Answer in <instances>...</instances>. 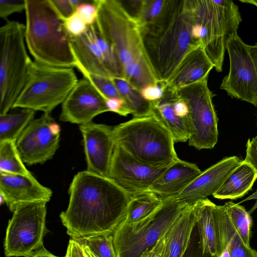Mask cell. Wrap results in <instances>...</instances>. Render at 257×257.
<instances>
[{"label":"cell","mask_w":257,"mask_h":257,"mask_svg":"<svg viewBox=\"0 0 257 257\" xmlns=\"http://www.w3.org/2000/svg\"><path fill=\"white\" fill-rule=\"evenodd\" d=\"M167 168H157L144 164L115 145L109 178L133 196L149 191Z\"/></svg>","instance_id":"cell-14"},{"label":"cell","mask_w":257,"mask_h":257,"mask_svg":"<svg viewBox=\"0 0 257 257\" xmlns=\"http://www.w3.org/2000/svg\"><path fill=\"white\" fill-rule=\"evenodd\" d=\"M91 26L94 39L101 53L110 77L123 78V67L115 49L100 34L95 23Z\"/></svg>","instance_id":"cell-32"},{"label":"cell","mask_w":257,"mask_h":257,"mask_svg":"<svg viewBox=\"0 0 257 257\" xmlns=\"http://www.w3.org/2000/svg\"><path fill=\"white\" fill-rule=\"evenodd\" d=\"M220 254L227 245L230 257H253V250L242 240L224 205L214 207Z\"/></svg>","instance_id":"cell-24"},{"label":"cell","mask_w":257,"mask_h":257,"mask_svg":"<svg viewBox=\"0 0 257 257\" xmlns=\"http://www.w3.org/2000/svg\"><path fill=\"white\" fill-rule=\"evenodd\" d=\"M0 115V142L17 141L21 134L34 119L36 111L23 108Z\"/></svg>","instance_id":"cell-27"},{"label":"cell","mask_w":257,"mask_h":257,"mask_svg":"<svg viewBox=\"0 0 257 257\" xmlns=\"http://www.w3.org/2000/svg\"><path fill=\"white\" fill-rule=\"evenodd\" d=\"M113 134L116 145L146 165L166 168L179 159L172 135L153 114L117 125Z\"/></svg>","instance_id":"cell-5"},{"label":"cell","mask_w":257,"mask_h":257,"mask_svg":"<svg viewBox=\"0 0 257 257\" xmlns=\"http://www.w3.org/2000/svg\"><path fill=\"white\" fill-rule=\"evenodd\" d=\"M70 43L75 61V67L83 76L93 75L111 78L94 39L91 25L83 35L76 37L70 36Z\"/></svg>","instance_id":"cell-19"},{"label":"cell","mask_w":257,"mask_h":257,"mask_svg":"<svg viewBox=\"0 0 257 257\" xmlns=\"http://www.w3.org/2000/svg\"><path fill=\"white\" fill-rule=\"evenodd\" d=\"M64 26L69 35L73 37L84 34L88 27L75 12L64 20Z\"/></svg>","instance_id":"cell-37"},{"label":"cell","mask_w":257,"mask_h":257,"mask_svg":"<svg viewBox=\"0 0 257 257\" xmlns=\"http://www.w3.org/2000/svg\"><path fill=\"white\" fill-rule=\"evenodd\" d=\"M242 3H246L254 5L257 8V0H239Z\"/></svg>","instance_id":"cell-50"},{"label":"cell","mask_w":257,"mask_h":257,"mask_svg":"<svg viewBox=\"0 0 257 257\" xmlns=\"http://www.w3.org/2000/svg\"><path fill=\"white\" fill-rule=\"evenodd\" d=\"M251 199H256V201L254 205L251 208V209L249 211L248 213L249 214H250L252 212H253L257 208V190L254 193H253L252 194H251L250 196H249L246 199L242 200L241 202H244V201H245L247 200H251Z\"/></svg>","instance_id":"cell-49"},{"label":"cell","mask_w":257,"mask_h":257,"mask_svg":"<svg viewBox=\"0 0 257 257\" xmlns=\"http://www.w3.org/2000/svg\"><path fill=\"white\" fill-rule=\"evenodd\" d=\"M166 0H143L140 13L137 18L140 27L154 21L161 13Z\"/></svg>","instance_id":"cell-35"},{"label":"cell","mask_w":257,"mask_h":257,"mask_svg":"<svg viewBox=\"0 0 257 257\" xmlns=\"http://www.w3.org/2000/svg\"><path fill=\"white\" fill-rule=\"evenodd\" d=\"M166 231L153 246L145 251L140 257H165Z\"/></svg>","instance_id":"cell-45"},{"label":"cell","mask_w":257,"mask_h":257,"mask_svg":"<svg viewBox=\"0 0 257 257\" xmlns=\"http://www.w3.org/2000/svg\"><path fill=\"white\" fill-rule=\"evenodd\" d=\"M172 88L167 86L160 100L152 102L153 114L164 124L172 135L175 143L188 141L189 132L186 118L177 115L172 102Z\"/></svg>","instance_id":"cell-26"},{"label":"cell","mask_w":257,"mask_h":257,"mask_svg":"<svg viewBox=\"0 0 257 257\" xmlns=\"http://www.w3.org/2000/svg\"><path fill=\"white\" fill-rule=\"evenodd\" d=\"M60 126L50 114L33 119L16 141L23 162L31 166L51 159L59 146Z\"/></svg>","instance_id":"cell-13"},{"label":"cell","mask_w":257,"mask_h":257,"mask_svg":"<svg viewBox=\"0 0 257 257\" xmlns=\"http://www.w3.org/2000/svg\"><path fill=\"white\" fill-rule=\"evenodd\" d=\"M16 143L13 141L0 142V172L27 176L33 175L26 168Z\"/></svg>","instance_id":"cell-30"},{"label":"cell","mask_w":257,"mask_h":257,"mask_svg":"<svg viewBox=\"0 0 257 257\" xmlns=\"http://www.w3.org/2000/svg\"><path fill=\"white\" fill-rule=\"evenodd\" d=\"M247 49L257 72V45H248Z\"/></svg>","instance_id":"cell-48"},{"label":"cell","mask_w":257,"mask_h":257,"mask_svg":"<svg viewBox=\"0 0 257 257\" xmlns=\"http://www.w3.org/2000/svg\"><path fill=\"white\" fill-rule=\"evenodd\" d=\"M46 203L36 201L16 207L6 229V256L29 257L44 246V237L48 231L46 226Z\"/></svg>","instance_id":"cell-11"},{"label":"cell","mask_w":257,"mask_h":257,"mask_svg":"<svg viewBox=\"0 0 257 257\" xmlns=\"http://www.w3.org/2000/svg\"><path fill=\"white\" fill-rule=\"evenodd\" d=\"M97 8L95 25L115 49L123 67L148 60L143 47L141 27L119 0H94Z\"/></svg>","instance_id":"cell-9"},{"label":"cell","mask_w":257,"mask_h":257,"mask_svg":"<svg viewBox=\"0 0 257 257\" xmlns=\"http://www.w3.org/2000/svg\"><path fill=\"white\" fill-rule=\"evenodd\" d=\"M25 29L16 21H8L0 28V115L12 108L33 62L27 51Z\"/></svg>","instance_id":"cell-6"},{"label":"cell","mask_w":257,"mask_h":257,"mask_svg":"<svg viewBox=\"0 0 257 257\" xmlns=\"http://www.w3.org/2000/svg\"><path fill=\"white\" fill-rule=\"evenodd\" d=\"M64 257H91L84 245L76 239L71 238Z\"/></svg>","instance_id":"cell-41"},{"label":"cell","mask_w":257,"mask_h":257,"mask_svg":"<svg viewBox=\"0 0 257 257\" xmlns=\"http://www.w3.org/2000/svg\"><path fill=\"white\" fill-rule=\"evenodd\" d=\"M213 68L202 45H198L184 56L167 82L168 86L176 89L193 84L207 78Z\"/></svg>","instance_id":"cell-20"},{"label":"cell","mask_w":257,"mask_h":257,"mask_svg":"<svg viewBox=\"0 0 257 257\" xmlns=\"http://www.w3.org/2000/svg\"><path fill=\"white\" fill-rule=\"evenodd\" d=\"M253 257H257V251L254 249L253 250Z\"/></svg>","instance_id":"cell-51"},{"label":"cell","mask_w":257,"mask_h":257,"mask_svg":"<svg viewBox=\"0 0 257 257\" xmlns=\"http://www.w3.org/2000/svg\"><path fill=\"white\" fill-rule=\"evenodd\" d=\"M75 12L88 26L95 23L97 17V8L94 0L86 1L76 8Z\"/></svg>","instance_id":"cell-38"},{"label":"cell","mask_w":257,"mask_h":257,"mask_svg":"<svg viewBox=\"0 0 257 257\" xmlns=\"http://www.w3.org/2000/svg\"><path fill=\"white\" fill-rule=\"evenodd\" d=\"M256 179V172L242 161L229 173L212 195L219 199L235 200L241 198L251 189Z\"/></svg>","instance_id":"cell-25"},{"label":"cell","mask_w":257,"mask_h":257,"mask_svg":"<svg viewBox=\"0 0 257 257\" xmlns=\"http://www.w3.org/2000/svg\"><path fill=\"white\" fill-rule=\"evenodd\" d=\"M105 101L109 111H112L122 116H126L131 114L122 99L113 97L107 99Z\"/></svg>","instance_id":"cell-46"},{"label":"cell","mask_w":257,"mask_h":257,"mask_svg":"<svg viewBox=\"0 0 257 257\" xmlns=\"http://www.w3.org/2000/svg\"><path fill=\"white\" fill-rule=\"evenodd\" d=\"M167 82H158L156 84L148 85L141 90L143 98L150 102L160 100L164 95L167 88Z\"/></svg>","instance_id":"cell-39"},{"label":"cell","mask_w":257,"mask_h":257,"mask_svg":"<svg viewBox=\"0 0 257 257\" xmlns=\"http://www.w3.org/2000/svg\"><path fill=\"white\" fill-rule=\"evenodd\" d=\"M183 257H212L210 255H204L202 254L196 225L193 231L189 246Z\"/></svg>","instance_id":"cell-42"},{"label":"cell","mask_w":257,"mask_h":257,"mask_svg":"<svg viewBox=\"0 0 257 257\" xmlns=\"http://www.w3.org/2000/svg\"><path fill=\"white\" fill-rule=\"evenodd\" d=\"M192 205L202 254L219 257L220 252L214 215L215 204L207 198Z\"/></svg>","instance_id":"cell-23"},{"label":"cell","mask_w":257,"mask_h":257,"mask_svg":"<svg viewBox=\"0 0 257 257\" xmlns=\"http://www.w3.org/2000/svg\"><path fill=\"white\" fill-rule=\"evenodd\" d=\"M68 191L69 204L60 217L75 239L113 234L132 198L110 178L87 170L74 176Z\"/></svg>","instance_id":"cell-1"},{"label":"cell","mask_w":257,"mask_h":257,"mask_svg":"<svg viewBox=\"0 0 257 257\" xmlns=\"http://www.w3.org/2000/svg\"><path fill=\"white\" fill-rule=\"evenodd\" d=\"M87 162V170L109 178L115 142L113 127L92 121L80 125Z\"/></svg>","instance_id":"cell-16"},{"label":"cell","mask_w":257,"mask_h":257,"mask_svg":"<svg viewBox=\"0 0 257 257\" xmlns=\"http://www.w3.org/2000/svg\"><path fill=\"white\" fill-rule=\"evenodd\" d=\"M193 24L187 0H166L160 15L141 27L143 49L159 82H168L186 54L198 45L192 40Z\"/></svg>","instance_id":"cell-2"},{"label":"cell","mask_w":257,"mask_h":257,"mask_svg":"<svg viewBox=\"0 0 257 257\" xmlns=\"http://www.w3.org/2000/svg\"><path fill=\"white\" fill-rule=\"evenodd\" d=\"M76 239L84 245L93 257H117L113 244V234Z\"/></svg>","instance_id":"cell-34"},{"label":"cell","mask_w":257,"mask_h":257,"mask_svg":"<svg viewBox=\"0 0 257 257\" xmlns=\"http://www.w3.org/2000/svg\"><path fill=\"white\" fill-rule=\"evenodd\" d=\"M225 48L229 58V70L220 88L231 97L257 107V72L247 45L235 33L226 38Z\"/></svg>","instance_id":"cell-12"},{"label":"cell","mask_w":257,"mask_h":257,"mask_svg":"<svg viewBox=\"0 0 257 257\" xmlns=\"http://www.w3.org/2000/svg\"><path fill=\"white\" fill-rule=\"evenodd\" d=\"M50 2L63 20L71 16L75 12L70 0H50Z\"/></svg>","instance_id":"cell-43"},{"label":"cell","mask_w":257,"mask_h":257,"mask_svg":"<svg viewBox=\"0 0 257 257\" xmlns=\"http://www.w3.org/2000/svg\"><path fill=\"white\" fill-rule=\"evenodd\" d=\"M25 3V39L34 61L53 67H75L70 36L50 0Z\"/></svg>","instance_id":"cell-3"},{"label":"cell","mask_w":257,"mask_h":257,"mask_svg":"<svg viewBox=\"0 0 257 257\" xmlns=\"http://www.w3.org/2000/svg\"><path fill=\"white\" fill-rule=\"evenodd\" d=\"M242 161L234 156L223 158L204 171L177 197L186 205H192L216 192L229 173Z\"/></svg>","instance_id":"cell-18"},{"label":"cell","mask_w":257,"mask_h":257,"mask_svg":"<svg viewBox=\"0 0 257 257\" xmlns=\"http://www.w3.org/2000/svg\"><path fill=\"white\" fill-rule=\"evenodd\" d=\"M193 24V41L201 44L217 72L222 71L226 38L237 33L242 21L231 0H187Z\"/></svg>","instance_id":"cell-4"},{"label":"cell","mask_w":257,"mask_h":257,"mask_svg":"<svg viewBox=\"0 0 257 257\" xmlns=\"http://www.w3.org/2000/svg\"><path fill=\"white\" fill-rule=\"evenodd\" d=\"M84 78L87 79L97 89L105 100L113 97L121 98L111 78L93 75H85Z\"/></svg>","instance_id":"cell-36"},{"label":"cell","mask_w":257,"mask_h":257,"mask_svg":"<svg viewBox=\"0 0 257 257\" xmlns=\"http://www.w3.org/2000/svg\"><path fill=\"white\" fill-rule=\"evenodd\" d=\"M123 78L140 91L159 82L148 61L137 62L124 67Z\"/></svg>","instance_id":"cell-31"},{"label":"cell","mask_w":257,"mask_h":257,"mask_svg":"<svg viewBox=\"0 0 257 257\" xmlns=\"http://www.w3.org/2000/svg\"><path fill=\"white\" fill-rule=\"evenodd\" d=\"M196 225L193 205H187L166 231L165 257H183Z\"/></svg>","instance_id":"cell-22"},{"label":"cell","mask_w":257,"mask_h":257,"mask_svg":"<svg viewBox=\"0 0 257 257\" xmlns=\"http://www.w3.org/2000/svg\"><path fill=\"white\" fill-rule=\"evenodd\" d=\"M162 204L136 222H121L113 233L117 257H140L153 246L187 205L177 195L162 197Z\"/></svg>","instance_id":"cell-7"},{"label":"cell","mask_w":257,"mask_h":257,"mask_svg":"<svg viewBox=\"0 0 257 257\" xmlns=\"http://www.w3.org/2000/svg\"><path fill=\"white\" fill-rule=\"evenodd\" d=\"M224 206L228 216L242 241L250 246L251 217L244 207L232 201L226 202Z\"/></svg>","instance_id":"cell-33"},{"label":"cell","mask_w":257,"mask_h":257,"mask_svg":"<svg viewBox=\"0 0 257 257\" xmlns=\"http://www.w3.org/2000/svg\"><path fill=\"white\" fill-rule=\"evenodd\" d=\"M207 79L175 89L188 106L189 145L198 150L213 148L218 140V118L212 101L215 94L209 88Z\"/></svg>","instance_id":"cell-10"},{"label":"cell","mask_w":257,"mask_h":257,"mask_svg":"<svg viewBox=\"0 0 257 257\" xmlns=\"http://www.w3.org/2000/svg\"><path fill=\"white\" fill-rule=\"evenodd\" d=\"M78 81L72 68L33 61L25 85L12 109L28 108L50 114L63 103Z\"/></svg>","instance_id":"cell-8"},{"label":"cell","mask_w":257,"mask_h":257,"mask_svg":"<svg viewBox=\"0 0 257 257\" xmlns=\"http://www.w3.org/2000/svg\"><path fill=\"white\" fill-rule=\"evenodd\" d=\"M243 161L249 164L257 173V135L252 140H247L246 157Z\"/></svg>","instance_id":"cell-44"},{"label":"cell","mask_w":257,"mask_h":257,"mask_svg":"<svg viewBox=\"0 0 257 257\" xmlns=\"http://www.w3.org/2000/svg\"><path fill=\"white\" fill-rule=\"evenodd\" d=\"M1 204L6 203L13 212L18 205L36 201H50L52 190L41 184L33 176L0 172Z\"/></svg>","instance_id":"cell-17"},{"label":"cell","mask_w":257,"mask_h":257,"mask_svg":"<svg viewBox=\"0 0 257 257\" xmlns=\"http://www.w3.org/2000/svg\"><path fill=\"white\" fill-rule=\"evenodd\" d=\"M111 79L134 117L153 114L152 102L145 100L140 90L132 86L123 78L111 77Z\"/></svg>","instance_id":"cell-28"},{"label":"cell","mask_w":257,"mask_h":257,"mask_svg":"<svg viewBox=\"0 0 257 257\" xmlns=\"http://www.w3.org/2000/svg\"><path fill=\"white\" fill-rule=\"evenodd\" d=\"M25 0H0V18L7 20L12 14L25 10Z\"/></svg>","instance_id":"cell-40"},{"label":"cell","mask_w":257,"mask_h":257,"mask_svg":"<svg viewBox=\"0 0 257 257\" xmlns=\"http://www.w3.org/2000/svg\"><path fill=\"white\" fill-rule=\"evenodd\" d=\"M162 203V197L150 191L134 195L128 203L122 222L133 223L139 221L153 213Z\"/></svg>","instance_id":"cell-29"},{"label":"cell","mask_w":257,"mask_h":257,"mask_svg":"<svg viewBox=\"0 0 257 257\" xmlns=\"http://www.w3.org/2000/svg\"><path fill=\"white\" fill-rule=\"evenodd\" d=\"M201 172L196 164L179 159L166 169L149 191L161 197L177 195Z\"/></svg>","instance_id":"cell-21"},{"label":"cell","mask_w":257,"mask_h":257,"mask_svg":"<svg viewBox=\"0 0 257 257\" xmlns=\"http://www.w3.org/2000/svg\"><path fill=\"white\" fill-rule=\"evenodd\" d=\"M29 257H59L56 256L48 250H47L44 246L35 251L32 255Z\"/></svg>","instance_id":"cell-47"},{"label":"cell","mask_w":257,"mask_h":257,"mask_svg":"<svg viewBox=\"0 0 257 257\" xmlns=\"http://www.w3.org/2000/svg\"><path fill=\"white\" fill-rule=\"evenodd\" d=\"M107 111L104 98L83 78L78 80L62 104L60 120L80 125L91 122L97 115Z\"/></svg>","instance_id":"cell-15"}]
</instances>
